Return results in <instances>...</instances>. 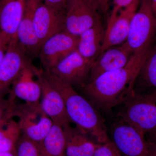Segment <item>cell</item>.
<instances>
[{
  "instance_id": "1",
  "label": "cell",
  "mask_w": 156,
  "mask_h": 156,
  "mask_svg": "<svg viewBox=\"0 0 156 156\" xmlns=\"http://www.w3.org/2000/svg\"><path fill=\"white\" fill-rule=\"evenodd\" d=\"M147 54L134 53L126 66L104 73L86 84L80 90L82 95L99 111L110 114L132 93Z\"/></svg>"
},
{
  "instance_id": "2",
  "label": "cell",
  "mask_w": 156,
  "mask_h": 156,
  "mask_svg": "<svg viewBox=\"0 0 156 156\" xmlns=\"http://www.w3.org/2000/svg\"><path fill=\"white\" fill-rule=\"evenodd\" d=\"M63 98L68 116L71 122L87 131L99 143L110 139L104 120L98 109L91 101L73 88L50 72L44 70Z\"/></svg>"
},
{
  "instance_id": "3",
  "label": "cell",
  "mask_w": 156,
  "mask_h": 156,
  "mask_svg": "<svg viewBox=\"0 0 156 156\" xmlns=\"http://www.w3.org/2000/svg\"><path fill=\"white\" fill-rule=\"evenodd\" d=\"M115 118L136 129L145 136L156 129V93H133L116 108Z\"/></svg>"
},
{
  "instance_id": "4",
  "label": "cell",
  "mask_w": 156,
  "mask_h": 156,
  "mask_svg": "<svg viewBox=\"0 0 156 156\" xmlns=\"http://www.w3.org/2000/svg\"><path fill=\"white\" fill-rule=\"evenodd\" d=\"M156 39V20L150 0H140L126 42L133 54H146Z\"/></svg>"
},
{
  "instance_id": "5",
  "label": "cell",
  "mask_w": 156,
  "mask_h": 156,
  "mask_svg": "<svg viewBox=\"0 0 156 156\" xmlns=\"http://www.w3.org/2000/svg\"><path fill=\"white\" fill-rule=\"evenodd\" d=\"M14 117L18 118L21 134L40 144L53 123L43 111L40 103L17 104Z\"/></svg>"
},
{
  "instance_id": "6",
  "label": "cell",
  "mask_w": 156,
  "mask_h": 156,
  "mask_svg": "<svg viewBox=\"0 0 156 156\" xmlns=\"http://www.w3.org/2000/svg\"><path fill=\"white\" fill-rule=\"evenodd\" d=\"M94 62L84 58L76 50L47 71L75 89L80 90L87 84Z\"/></svg>"
},
{
  "instance_id": "7",
  "label": "cell",
  "mask_w": 156,
  "mask_h": 156,
  "mask_svg": "<svg viewBox=\"0 0 156 156\" xmlns=\"http://www.w3.org/2000/svg\"><path fill=\"white\" fill-rule=\"evenodd\" d=\"M98 11L92 0H73L69 2L65 17L64 31L80 36L100 18Z\"/></svg>"
},
{
  "instance_id": "8",
  "label": "cell",
  "mask_w": 156,
  "mask_h": 156,
  "mask_svg": "<svg viewBox=\"0 0 156 156\" xmlns=\"http://www.w3.org/2000/svg\"><path fill=\"white\" fill-rule=\"evenodd\" d=\"M30 61L19 44L17 36L13 37L0 65V97L9 94L13 82Z\"/></svg>"
},
{
  "instance_id": "9",
  "label": "cell",
  "mask_w": 156,
  "mask_h": 156,
  "mask_svg": "<svg viewBox=\"0 0 156 156\" xmlns=\"http://www.w3.org/2000/svg\"><path fill=\"white\" fill-rule=\"evenodd\" d=\"M110 133L112 141L123 156H149L145 136L136 129L115 118Z\"/></svg>"
},
{
  "instance_id": "10",
  "label": "cell",
  "mask_w": 156,
  "mask_h": 156,
  "mask_svg": "<svg viewBox=\"0 0 156 156\" xmlns=\"http://www.w3.org/2000/svg\"><path fill=\"white\" fill-rule=\"evenodd\" d=\"M37 77L41 90L40 105L43 111L53 124L62 128L69 126L71 122L61 94L47 77L44 70L38 69Z\"/></svg>"
},
{
  "instance_id": "11",
  "label": "cell",
  "mask_w": 156,
  "mask_h": 156,
  "mask_svg": "<svg viewBox=\"0 0 156 156\" xmlns=\"http://www.w3.org/2000/svg\"><path fill=\"white\" fill-rule=\"evenodd\" d=\"M79 38L62 31L48 39L42 45L38 55L44 70H50L76 50Z\"/></svg>"
},
{
  "instance_id": "12",
  "label": "cell",
  "mask_w": 156,
  "mask_h": 156,
  "mask_svg": "<svg viewBox=\"0 0 156 156\" xmlns=\"http://www.w3.org/2000/svg\"><path fill=\"white\" fill-rule=\"evenodd\" d=\"M133 54V51L126 42L107 49L94 62L87 83L104 73L126 66Z\"/></svg>"
},
{
  "instance_id": "13",
  "label": "cell",
  "mask_w": 156,
  "mask_h": 156,
  "mask_svg": "<svg viewBox=\"0 0 156 156\" xmlns=\"http://www.w3.org/2000/svg\"><path fill=\"white\" fill-rule=\"evenodd\" d=\"M65 14L50 8L42 1L39 3L34 14V25L41 45L50 37L64 31Z\"/></svg>"
},
{
  "instance_id": "14",
  "label": "cell",
  "mask_w": 156,
  "mask_h": 156,
  "mask_svg": "<svg viewBox=\"0 0 156 156\" xmlns=\"http://www.w3.org/2000/svg\"><path fill=\"white\" fill-rule=\"evenodd\" d=\"M140 1L134 0L131 5L121 10L112 22L107 25L100 54L108 48L126 42L131 20L138 9Z\"/></svg>"
},
{
  "instance_id": "15",
  "label": "cell",
  "mask_w": 156,
  "mask_h": 156,
  "mask_svg": "<svg viewBox=\"0 0 156 156\" xmlns=\"http://www.w3.org/2000/svg\"><path fill=\"white\" fill-rule=\"evenodd\" d=\"M41 0H27L25 11L17 29L18 42L28 56H38L42 45L36 34L34 14Z\"/></svg>"
},
{
  "instance_id": "16",
  "label": "cell",
  "mask_w": 156,
  "mask_h": 156,
  "mask_svg": "<svg viewBox=\"0 0 156 156\" xmlns=\"http://www.w3.org/2000/svg\"><path fill=\"white\" fill-rule=\"evenodd\" d=\"M38 69L30 61L19 73L10 90L16 98L24 102L40 103L41 90L37 77Z\"/></svg>"
},
{
  "instance_id": "17",
  "label": "cell",
  "mask_w": 156,
  "mask_h": 156,
  "mask_svg": "<svg viewBox=\"0 0 156 156\" xmlns=\"http://www.w3.org/2000/svg\"><path fill=\"white\" fill-rule=\"evenodd\" d=\"M65 135V156H94L99 143L87 131L70 125L63 128Z\"/></svg>"
},
{
  "instance_id": "18",
  "label": "cell",
  "mask_w": 156,
  "mask_h": 156,
  "mask_svg": "<svg viewBox=\"0 0 156 156\" xmlns=\"http://www.w3.org/2000/svg\"><path fill=\"white\" fill-rule=\"evenodd\" d=\"M132 93L135 95L156 93V39L137 74Z\"/></svg>"
},
{
  "instance_id": "19",
  "label": "cell",
  "mask_w": 156,
  "mask_h": 156,
  "mask_svg": "<svg viewBox=\"0 0 156 156\" xmlns=\"http://www.w3.org/2000/svg\"><path fill=\"white\" fill-rule=\"evenodd\" d=\"M105 31L101 18L79 36L76 50L86 59L95 61L100 55Z\"/></svg>"
},
{
  "instance_id": "20",
  "label": "cell",
  "mask_w": 156,
  "mask_h": 156,
  "mask_svg": "<svg viewBox=\"0 0 156 156\" xmlns=\"http://www.w3.org/2000/svg\"><path fill=\"white\" fill-rule=\"evenodd\" d=\"M27 0H0V31L11 39L16 36Z\"/></svg>"
},
{
  "instance_id": "21",
  "label": "cell",
  "mask_w": 156,
  "mask_h": 156,
  "mask_svg": "<svg viewBox=\"0 0 156 156\" xmlns=\"http://www.w3.org/2000/svg\"><path fill=\"white\" fill-rule=\"evenodd\" d=\"M66 144L63 128L53 124L39 145L44 156H65Z\"/></svg>"
},
{
  "instance_id": "22",
  "label": "cell",
  "mask_w": 156,
  "mask_h": 156,
  "mask_svg": "<svg viewBox=\"0 0 156 156\" xmlns=\"http://www.w3.org/2000/svg\"><path fill=\"white\" fill-rule=\"evenodd\" d=\"M21 135L18 122L11 119L0 127V151L15 154L17 141Z\"/></svg>"
},
{
  "instance_id": "23",
  "label": "cell",
  "mask_w": 156,
  "mask_h": 156,
  "mask_svg": "<svg viewBox=\"0 0 156 156\" xmlns=\"http://www.w3.org/2000/svg\"><path fill=\"white\" fill-rule=\"evenodd\" d=\"M16 156H44L39 144L21 134L15 149Z\"/></svg>"
},
{
  "instance_id": "24",
  "label": "cell",
  "mask_w": 156,
  "mask_h": 156,
  "mask_svg": "<svg viewBox=\"0 0 156 156\" xmlns=\"http://www.w3.org/2000/svg\"><path fill=\"white\" fill-rule=\"evenodd\" d=\"M16 98L10 91L9 96L0 97V124L13 119L16 104Z\"/></svg>"
},
{
  "instance_id": "25",
  "label": "cell",
  "mask_w": 156,
  "mask_h": 156,
  "mask_svg": "<svg viewBox=\"0 0 156 156\" xmlns=\"http://www.w3.org/2000/svg\"><path fill=\"white\" fill-rule=\"evenodd\" d=\"M94 156H123L114 143L110 140L99 143Z\"/></svg>"
},
{
  "instance_id": "26",
  "label": "cell",
  "mask_w": 156,
  "mask_h": 156,
  "mask_svg": "<svg viewBox=\"0 0 156 156\" xmlns=\"http://www.w3.org/2000/svg\"><path fill=\"white\" fill-rule=\"evenodd\" d=\"M114 6L110 17L109 18L108 23H111L119 14L121 9L128 7L133 2L134 0H112Z\"/></svg>"
},
{
  "instance_id": "27",
  "label": "cell",
  "mask_w": 156,
  "mask_h": 156,
  "mask_svg": "<svg viewBox=\"0 0 156 156\" xmlns=\"http://www.w3.org/2000/svg\"><path fill=\"white\" fill-rule=\"evenodd\" d=\"M44 4L56 11L66 14L67 4L66 0H41Z\"/></svg>"
},
{
  "instance_id": "28",
  "label": "cell",
  "mask_w": 156,
  "mask_h": 156,
  "mask_svg": "<svg viewBox=\"0 0 156 156\" xmlns=\"http://www.w3.org/2000/svg\"><path fill=\"white\" fill-rule=\"evenodd\" d=\"M11 39L0 32V65L2 63Z\"/></svg>"
},
{
  "instance_id": "29",
  "label": "cell",
  "mask_w": 156,
  "mask_h": 156,
  "mask_svg": "<svg viewBox=\"0 0 156 156\" xmlns=\"http://www.w3.org/2000/svg\"><path fill=\"white\" fill-rule=\"evenodd\" d=\"M98 10L104 14H106L108 9L109 0H92Z\"/></svg>"
},
{
  "instance_id": "30",
  "label": "cell",
  "mask_w": 156,
  "mask_h": 156,
  "mask_svg": "<svg viewBox=\"0 0 156 156\" xmlns=\"http://www.w3.org/2000/svg\"><path fill=\"white\" fill-rule=\"evenodd\" d=\"M146 140L149 156H156V141L149 139Z\"/></svg>"
},
{
  "instance_id": "31",
  "label": "cell",
  "mask_w": 156,
  "mask_h": 156,
  "mask_svg": "<svg viewBox=\"0 0 156 156\" xmlns=\"http://www.w3.org/2000/svg\"><path fill=\"white\" fill-rule=\"evenodd\" d=\"M151 6L156 20V0H150Z\"/></svg>"
},
{
  "instance_id": "32",
  "label": "cell",
  "mask_w": 156,
  "mask_h": 156,
  "mask_svg": "<svg viewBox=\"0 0 156 156\" xmlns=\"http://www.w3.org/2000/svg\"><path fill=\"white\" fill-rule=\"evenodd\" d=\"M148 135H149V138L148 139L156 141V129L151 133L148 134Z\"/></svg>"
},
{
  "instance_id": "33",
  "label": "cell",
  "mask_w": 156,
  "mask_h": 156,
  "mask_svg": "<svg viewBox=\"0 0 156 156\" xmlns=\"http://www.w3.org/2000/svg\"><path fill=\"white\" fill-rule=\"evenodd\" d=\"M0 156H16L14 153L11 152L0 151Z\"/></svg>"
},
{
  "instance_id": "34",
  "label": "cell",
  "mask_w": 156,
  "mask_h": 156,
  "mask_svg": "<svg viewBox=\"0 0 156 156\" xmlns=\"http://www.w3.org/2000/svg\"><path fill=\"white\" fill-rule=\"evenodd\" d=\"M8 122V121H7V122H3V123H1V124H0V127H1V126H3V125H4V124H5V123L7 122Z\"/></svg>"
},
{
  "instance_id": "35",
  "label": "cell",
  "mask_w": 156,
  "mask_h": 156,
  "mask_svg": "<svg viewBox=\"0 0 156 156\" xmlns=\"http://www.w3.org/2000/svg\"><path fill=\"white\" fill-rule=\"evenodd\" d=\"M73 1V0H66V3H67V4L68 3H69V2H71V1Z\"/></svg>"
},
{
  "instance_id": "36",
  "label": "cell",
  "mask_w": 156,
  "mask_h": 156,
  "mask_svg": "<svg viewBox=\"0 0 156 156\" xmlns=\"http://www.w3.org/2000/svg\"><path fill=\"white\" fill-rule=\"evenodd\" d=\"M0 32H1V31H0Z\"/></svg>"
}]
</instances>
